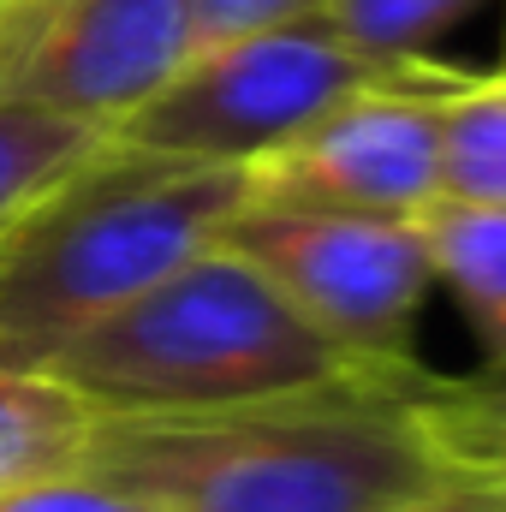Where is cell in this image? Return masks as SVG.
<instances>
[{"mask_svg": "<svg viewBox=\"0 0 506 512\" xmlns=\"http://www.w3.org/2000/svg\"><path fill=\"white\" fill-rule=\"evenodd\" d=\"M102 149H108V131L0 102V233Z\"/></svg>", "mask_w": 506, "mask_h": 512, "instance_id": "obj_12", "label": "cell"}, {"mask_svg": "<svg viewBox=\"0 0 506 512\" xmlns=\"http://www.w3.org/2000/svg\"><path fill=\"white\" fill-rule=\"evenodd\" d=\"M90 423L96 411L48 370H18L0 358V495L78 471Z\"/></svg>", "mask_w": 506, "mask_h": 512, "instance_id": "obj_10", "label": "cell"}, {"mask_svg": "<svg viewBox=\"0 0 506 512\" xmlns=\"http://www.w3.org/2000/svg\"><path fill=\"white\" fill-rule=\"evenodd\" d=\"M0 512H137L131 501H120L114 489L90 483L84 471H66V477H48V483H24V489H6Z\"/></svg>", "mask_w": 506, "mask_h": 512, "instance_id": "obj_15", "label": "cell"}, {"mask_svg": "<svg viewBox=\"0 0 506 512\" xmlns=\"http://www.w3.org/2000/svg\"><path fill=\"white\" fill-rule=\"evenodd\" d=\"M417 233H423L435 286L453 292L489 364H506V209L435 197L417 215Z\"/></svg>", "mask_w": 506, "mask_h": 512, "instance_id": "obj_8", "label": "cell"}, {"mask_svg": "<svg viewBox=\"0 0 506 512\" xmlns=\"http://www.w3.org/2000/svg\"><path fill=\"white\" fill-rule=\"evenodd\" d=\"M393 512H506V495L495 489H471V483H453V477H441L429 495H417V501H405V507Z\"/></svg>", "mask_w": 506, "mask_h": 512, "instance_id": "obj_16", "label": "cell"}, {"mask_svg": "<svg viewBox=\"0 0 506 512\" xmlns=\"http://www.w3.org/2000/svg\"><path fill=\"white\" fill-rule=\"evenodd\" d=\"M417 376H358L191 417H96L78 471L137 512H393L441 483Z\"/></svg>", "mask_w": 506, "mask_h": 512, "instance_id": "obj_1", "label": "cell"}, {"mask_svg": "<svg viewBox=\"0 0 506 512\" xmlns=\"http://www.w3.org/2000/svg\"><path fill=\"white\" fill-rule=\"evenodd\" d=\"M0 6H6V0H0Z\"/></svg>", "mask_w": 506, "mask_h": 512, "instance_id": "obj_18", "label": "cell"}, {"mask_svg": "<svg viewBox=\"0 0 506 512\" xmlns=\"http://www.w3.org/2000/svg\"><path fill=\"white\" fill-rule=\"evenodd\" d=\"M411 411L441 477L506 495V364H483L477 376L429 370L411 387Z\"/></svg>", "mask_w": 506, "mask_h": 512, "instance_id": "obj_9", "label": "cell"}, {"mask_svg": "<svg viewBox=\"0 0 506 512\" xmlns=\"http://www.w3.org/2000/svg\"><path fill=\"white\" fill-rule=\"evenodd\" d=\"M197 54L191 0H6L0 102L114 131Z\"/></svg>", "mask_w": 506, "mask_h": 512, "instance_id": "obj_6", "label": "cell"}, {"mask_svg": "<svg viewBox=\"0 0 506 512\" xmlns=\"http://www.w3.org/2000/svg\"><path fill=\"white\" fill-rule=\"evenodd\" d=\"M48 376L96 417H191L358 382L370 370L322 340L262 268L209 245L108 322L84 328Z\"/></svg>", "mask_w": 506, "mask_h": 512, "instance_id": "obj_3", "label": "cell"}, {"mask_svg": "<svg viewBox=\"0 0 506 512\" xmlns=\"http://www.w3.org/2000/svg\"><path fill=\"white\" fill-rule=\"evenodd\" d=\"M423 66L429 60L381 66L322 18H292L197 48L114 137L149 155L256 173L358 90L411 78Z\"/></svg>", "mask_w": 506, "mask_h": 512, "instance_id": "obj_4", "label": "cell"}, {"mask_svg": "<svg viewBox=\"0 0 506 512\" xmlns=\"http://www.w3.org/2000/svg\"><path fill=\"white\" fill-rule=\"evenodd\" d=\"M459 72L465 66L429 60L411 78L358 90L298 143L268 155L251 173V191L280 203L417 221L441 197V96L459 84Z\"/></svg>", "mask_w": 506, "mask_h": 512, "instance_id": "obj_7", "label": "cell"}, {"mask_svg": "<svg viewBox=\"0 0 506 512\" xmlns=\"http://www.w3.org/2000/svg\"><path fill=\"white\" fill-rule=\"evenodd\" d=\"M262 280L358 370L370 376H417V316L435 286L417 221L358 215V209H316L256 197L221 233Z\"/></svg>", "mask_w": 506, "mask_h": 512, "instance_id": "obj_5", "label": "cell"}, {"mask_svg": "<svg viewBox=\"0 0 506 512\" xmlns=\"http://www.w3.org/2000/svg\"><path fill=\"white\" fill-rule=\"evenodd\" d=\"M245 203V167L173 161L108 137L0 233V358L48 370L84 328L221 245Z\"/></svg>", "mask_w": 506, "mask_h": 512, "instance_id": "obj_2", "label": "cell"}, {"mask_svg": "<svg viewBox=\"0 0 506 512\" xmlns=\"http://www.w3.org/2000/svg\"><path fill=\"white\" fill-rule=\"evenodd\" d=\"M489 6L506 0H322L316 18L381 66H417L435 60V42L447 30H459Z\"/></svg>", "mask_w": 506, "mask_h": 512, "instance_id": "obj_13", "label": "cell"}, {"mask_svg": "<svg viewBox=\"0 0 506 512\" xmlns=\"http://www.w3.org/2000/svg\"><path fill=\"white\" fill-rule=\"evenodd\" d=\"M441 197L506 209V72H459L441 96Z\"/></svg>", "mask_w": 506, "mask_h": 512, "instance_id": "obj_11", "label": "cell"}, {"mask_svg": "<svg viewBox=\"0 0 506 512\" xmlns=\"http://www.w3.org/2000/svg\"><path fill=\"white\" fill-rule=\"evenodd\" d=\"M322 0H191V24H197V48L268 30V24H292V18H316Z\"/></svg>", "mask_w": 506, "mask_h": 512, "instance_id": "obj_14", "label": "cell"}, {"mask_svg": "<svg viewBox=\"0 0 506 512\" xmlns=\"http://www.w3.org/2000/svg\"><path fill=\"white\" fill-rule=\"evenodd\" d=\"M501 72H506V30H501Z\"/></svg>", "mask_w": 506, "mask_h": 512, "instance_id": "obj_17", "label": "cell"}]
</instances>
